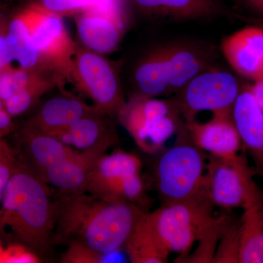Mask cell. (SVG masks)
I'll list each match as a JSON object with an SVG mask.
<instances>
[{"label":"cell","instance_id":"cell-1","mask_svg":"<svg viewBox=\"0 0 263 263\" xmlns=\"http://www.w3.org/2000/svg\"><path fill=\"white\" fill-rule=\"evenodd\" d=\"M55 205L52 243L78 241L103 253L120 250L143 212L117 198L63 194Z\"/></svg>","mask_w":263,"mask_h":263},{"label":"cell","instance_id":"cell-2","mask_svg":"<svg viewBox=\"0 0 263 263\" xmlns=\"http://www.w3.org/2000/svg\"><path fill=\"white\" fill-rule=\"evenodd\" d=\"M2 199L0 235L35 253L46 251L53 239L55 205L44 181L17 162Z\"/></svg>","mask_w":263,"mask_h":263},{"label":"cell","instance_id":"cell-3","mask_svg":"<svg viewBox=\"0 0 263 263\" xmlns=\"http://www.w3.org/2000/svg\"><path fill=\"white\" fill-rule=\"evenodd\" d=\"M214 208L203 193L183 201L162 203L154 212L145 213L144 216L164 248L170 254H179L178 259L182 262L194 245L224 217H215Z\"/></svg>","mask_w":263,"mask_h":263},{"label":"cell","instance_id":"cell-4","mask_svg":"<svg viewBox=\"0 0 263 263\" xmlns=\"http://www.w3.org/2000/svg\"><path fill=\"white\" fill-rule=\"evenodd\" d=\"M160 156L155 171L156 189L162 203L183 201L203 193L206 160L186 127Z\"/></svg>","mask_w":263,"mask_h":263},{"label":"cell","instance_id":"cell-5","mask_svg":"<svg viewBox=\"0 0 263 263\" xmlns=\"http://www.w3.org/2000/svg\"><path fill=\"white\" fill-rule=\"evenodd\" d=\"M240 91L234 76L228 71L209 67L193 78L171 100L186 122L199 112L231 114Z\"/></svg>","mask_w":263,"mask_h":263},{"label":"cell","instance_id":"cell-6","mask_svg":"<svg viewBox=\"0 0 263 263\" xmlns=\"http://www.w3.org/2000/svg\"><path fill=\"white\" fill-rule=\"evenodd\" d=\"M70 74L100 114H118L125 104L119 69L100 53L76 46Z\"/></svg>","mask_w":263,"mask_h":263},{"label":"cell","instance_id":"cell-7","mask_svg":"<svg viewBox=\"0 0 263 263\" xmlns=\"http://www.w3.org/2000/svg\"><path fill=\"white\" fill-rule=\"evenodd\" d=\"M245 156L231 160L209 157L205 165L203 193L215 207L224 210L243 208L258 190Z\"/></svg>","mask_w":263,"mask_h":263},{"label":"cell","instance_id":"cell-8","mask_svg":"<svg viewBox=\"0 0 263 263\" xmlns=\"http://www.w3.org/2000/svg\"><path fill=\"white\" fill-rule=\"evenodd\" d=\"M34 8L31 35L45 62L63 74H70L76 46L66 29L62 16Z\"/></svg>","mask_w":263,"mask_h":263},{"label":"cell","instance_id":"cell-9","mask_svg":"<svg viewBox=\"0 0 263 263\" xmlns=\"http://www.w3.org/2000/svg\"><path fill=\"white\" fill-rule=\"evenodd\" d=\"M164 49L169 96L179 92L193 78L210 67L216 55L212 44L197 41L164 43Z\"/></svg>","mask_w":263,"mask_h":263},{"label":"cell","instance_id":"cell-10","mask_svg":"<svg viewBox=\"0 0 263 263\" xmlns=\"http://www.w3.org/2000/svg\"><path fill=\"white\" fill-rule=\"evenodd\" d=\"M185 127L195 146L212 157L231 160L239 155L242 143L231 114H214L205 123L192 121Z\"/></svg>","mask_w":263,"mask_h":263},{"label":"cell","instance_id":"cell-11","mask_svg":"<svg viewBox=\"0 0 263 263\" xmlns=\"http://www.w3.org/2000/svg\"><path fill=\"white\" fill-rule=\"evenodd\" d=\"M221 49L239 75L253 81L263 77V28L240 29L222 40Z\"/></svg>","mask_w":263,"mask_h":263},{"label":"cell","instance_id":"cell-12","mask_svg":"<svg viewBox=\"0 0 263 263\" xmlns=\"http://www.w3.org/2000/svg\"><path fill=\"white\" fill-rule=\"evenodd\" d=\"M122 15L103 10H90L77 14L76 27L85 48L100 54L117 49L124 31Z\"/></svg>","mask_w":263,"mask_h":263},{"label":"cell","instance_id":"cell-13","mask_svg":"<svg viewBox=\"0 0 263 263\" xmlns=\"http://www.w3.org/2000/svg\"><path fill=\"white\" fill-rule=\"evenodd\" d=\"M242 146L252 157L255 171L263 176V111L249 86L240 89L231 111Z\"/></svg>","mask_w":263,"mask_h":263},{"label":"cell","instance_id":"cell-14","mask_svg":"<svg viewBox=\"0 0 263 263\" xmlns=\"http://www.w3.org/2000/svg\"><path fill=\"white\" fill-rule=\"evenodd\" d=\"M116 142L108 141L78 152L73 157L50 167L41 174L44 181L64 194L86 193L88 180L97 161Z\"/></svg>","mask_w":263,"mask_h":263},{"label":"cell","instance_id":"cell-15","mask_svg":"<svg viewBox=\"0 0 263 263\" xmlns=\"http://www.w3.org/2000/svg\"><path fill=\"white\" fill-rule=\"evenodd\" d=\"M175 112L179 111L171 101L135 95L124 104L117 116L121 124L143 150L156 124Z\"/></svg>","mask_w":263,"mask_h":263},{"label":"cell","instance_id":"cell-16","mask_svg":"<svg viewBox=\"0 0 263 263\" xmlns=\"http://www.w3.org/2000/svg\"><path fill=\"white\" fill-rule=\"evenodd\" d=\"M142 14L174 22L211 19L224 13L219 0H130Z\"/></svg>","mask_w":263,"mask_h":263},{"label":"cell","instance_id":"cell-17","mask_svg":"<svg viewBox=\"0 0 263 263\" xmlns=\"http://www.w3.org/2000/svg\"><path fill=\"white\" fill-rule=\"evenodd\" d=\"M95 112H98L95 107L76 99L52 98L43 104L27 129L52 136Z\"/></svg>","mask_w":263,"mask_h":263},{"label":"cell","instance_id":"cell-18","mask_svg":"<svg viewBox=\"0 0 263 263\" xmlns=\"http://www.w3.org/2000/svg\"><path fill=\"white\" fill-rule=\"evenodd\" d=\"M242 209L239 262L263 263V198L259 190Z\"/></svg>","mask_w":263,"mask_h":263},{"label":"cell","instance_id":"cell-19","mask_svg":"<svg viewBox=\"0 0 263 263\" xmlns=\"http://www.w3.org/2000/svg\"><path fill=\"white\" fill-rule=\"evenodd\" d=\"M133 80L136 95L148 98L169 96L164 43L148 50L138 60Z\"/></svg>","mask_w":263,"mask_h":263},{"label":"cell","instance_id":"cell-20","mask_svg":"<svg viewBox=\"0 0 263 263\" xmlns=\"http://www.w3.org/2000/svg\"><path fill=\"white\" fill-rule=\"evenodd\" d=\"M34 13V7L29 5L11 21L5 34L13 59L18 62L21 68L25 70H41L40 66L46 62L31 35Z\"/></svg>","mask_w":263,"mask_h":263},{"label":"cell","instance_id":"cell-21","mask_svg":"<svg viewBox=\"0 0 263 263\" xmlns=\"http://www.w3.org/2000/svg\"><path fill=\"white\" fill-rule=\"evenodd\" d=\"M105 116L95 112L51 136L67 146L81 150L92 148L105 142H116L117 137L103 119Z\"/></svg>","mask_w":263,"mask_h":263},{"label":"cell","instance_id":"cell-22","mask_svg":"<svg viewBox=\"0 0 263 263\" xmlns=\"http://www.w3.org/2000/svg\"><path fill=\"white\" fill-rule=\"evenodd\" d=\"M23 143L27 158L41 174L78 153V151L64 144L54 137L27 129Z\"/></svg>","mask_w":263,"mask_h":263},{"label":"cell","instance_id":"cell-23","mask_svg":"<svg viewBox=\"0 0 263 263\" xmlns=\"http://www.w3.org/2000/svg\"><path fill=\"white\" fill-rule=\"evenodd\" d=\"M141 161L136 156L118 150L103 155L91 170L86 193H96L105 183L132 175L141 174Z\"/></svg>","mask_w":263,"mask_h":263},{"label":"cell","instance_id":"cell-24","mask_svg":"<svg viewBox=\"0 0 263 263\" xmlns=\"http://www.w3.org/2000/svg\"><path fill=\"white\" fill-rule=\"evenodd\" d=\"M142 214L124 243L129 260L133 263H166L170 252L153 233Z\"/></svg>","mask_w":263,"mask_h":263},{"label":"cell","instance_id":"cell-25","mask_svg":"<svg viewBox=\"0 0 263 263\" xmlns=\"http://www.w3.org/2000/svg\"><path fill=\"white\" fill-rule=\"evenodd\" d=\"M32 5L61 16L90 10H108L122 15V0H34Z\"/></svg>","mask_w":263,"mask_h":263},{"label":"cell","instance_id":"cell-26","mask_svg":"<svg viewBox=\"0 0 263 263\" xmlns=\"http://www.w3.org/2000/svg\"><path fill=\"white\" fill-rule=\"evenodd\" d=\"M41 70H25V69H5L0 74V99L3 103L17 94L46 77Z\"/></svg>","mask_w":263,"mask_h":263},{"label":"cell","instance_id":"cell-27","mask_svg":"<svg viewBox=\"0 0 263 263\" xmlns=\"http://www.w3.org/2000/svg\"><path fill=\"white\" fill-rule=\"evenodd\" d=\"M240 221L227 216L212 262L239 263Z\"/></svg>","mask_w":263,"mask_h":263},{"label":"cell","instance_id":"cell-28","mask_svg":"<svg viewBox=\"0 0 263 263\" xmlns=\"http://www.w3.org/2000/svg\"><path fill=\"white\" fill-rule=\"evenodd\" d=\"M53 84H54L53 81L46 79L19 91L5 102V108L12 117L24 113L32 106L41 95L51 89Z\"/></svg>","mask_w":263,"mask_h":263},{"label":"cell","instance_id":"cell-29","mask_svg":"<svg viewBox=\"0 0 263 263\" xmlns=\"http://www.w3.org/2000/svg\"><path fill=\"white\" fill-rule=\"evenodd\" d=\"M119 251L103 253L86 247L80 242L71 241L68 248L62 254L61 262L64 263H102L118 262Z\"/></svg>","mask_w":263,"mask_h":263},{"label":"cell","instance_id":"cell-30","mask_svg":"<svg viewBox=\"0 0 263 263\" xmlns=\"http://www.w3.org/2000/svg\"><path fill=\"white\" fill-rule=\"evenodd\" d=\"M17 164L14 151L4 140H0V199Z\"/></svg>","mask_w":263,"mask_h":263},{"label":"cell","instance_id":"cell-31","mask_svg":"<svg viewBox=\"0 0 263 263\" xmlns=\"http://www.w3.org/2000/svg\"><path fill=\"white\" fill-rule=\"evenodd\" d=\"M41 259L35 252L20 243H11L5 247L1 263H38Z\"/></svg>","mask_w":263,"mask_h":263},{"label":"cell","instance_id":"cell-32","mask_svg":"<svg viewBox=\"0 0 263 263\" xmlns=\"http://www.w3.org/2000/svg\"><path fill=\"white\" fill-rule=\"evenodd\" d=\"M13 53L9 44L7 41L5 34L0 33V70L9 68L10 63L13 61Z\"/></svg>","mask_w":263,"mask_h":263},{"label":"cell","instance_id":"cell-33","mask_svg":"<svg viewBox=\"0 0 263 263\" xmlns=\"http://www.w3.org/2000/svg\"><path fill=\"white\" fill-rule=\"evenodd\" d=\"M12 117L5 107L0 110V140L11 132L13 128Z\"/></svg>","mask_w":263,"mask_h":263},{"label":"cell","instance_id":"cell-34","mask_svg":"<svg viewBox=\"0 0 263 263\" xmlns=\"http://www.w3.org/2000/svg\"><path fill=\"white\" fill-rule=\"evenodd\" d=\"M249 87L254 100L263 111V77L254 81V84Z\"/></svg>","mask_w":263,"mask_h":263},{"label":"cell","instance_id":"cell-35","mask_svg":"<svg viewBox=\"0 0 263 263\" xmlns=\"http://www.w3.org/2000/svg\"><path fill=\"white\" fill-rule=\"evenodd\" d=\"M243 2L251 11L263 17V0H243Z\"/></svg>","mask_w":263,"mask_h":263},{"label":"cell","instance_id":"cell-36","mask_svg":"<svg viewBox=\"0 0 263 263\" xmlns=\"http://www.w3.org/2000/svg\"><path fill=\"white\" fill-rule=\"evenodd\" d=\"M5 247H3L1 240H0V263H1L2 255H3V251H4Z\"/></svg>","mask_w":263,"mask_h":263},{"label":"cell","instance_id":"cell-37","mask_svg":"<svg viewBox=\"0 0 263 263\" xmlns=\"http://www.w3.org/2000/svg\"><path fill=\"white\" fill-rule=\"evenodd\" d=\"M4 107V103H3V100L0 99V110Z\"/></svg>","mask_w":263,"mask_h":263},{"label":"cell","instance_id":"cell-38","mask_svg":"<svg viewBox=\"0 0 263 263\" xmlns=\"http://www.w3.org/2000/svg\"><path fill=\"white\" fill-rule=\"evenodd\" d=\"M3 70H0V74H1V72H3Z\"/></svg>","mask_w":263,"mask_h":263},{"label":"cell","instance_id":"cell-39","mask_svg":"<svg viewBox=\"0 0 263 263\" xmlns=\"http://www.w3.org/2000/svg\"><path fill=\"white\" fill-rule=\"evenodd\" d=\"M261 194H262V198H263V193H261Z\"/></svg>","mask_w":263,"mask_h":263},{"label":"cell","instance_id":"cell-40","mask_svg":"<svg viewBox=\"0 0 263 263\" xmlns=\"http://www.w3.org/2000/svg\"><path fill=\"white\" fill-rule=\"evenodd\" d=\"M219 1H221V0H219Z\"/></svg>","mask_w":263,"mask_h":263}]
</instances>
